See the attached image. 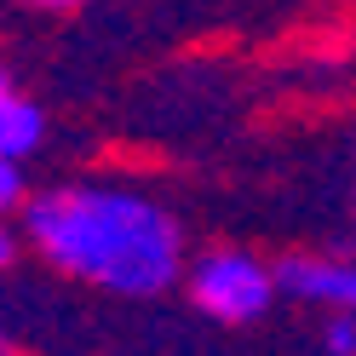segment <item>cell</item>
I'll return each mask as SVG.
<instances>
[{
  "instance_id": "1",
  "label": "cell",
  "mask_w": 356,
  "mask_h": 356,
  "mask_svg": "<svg viewBox=\"0 0 356 356\" xmlns=\"http://www.w3.org/2000/svg\"><path fill=\"white\" fill-rule=\"evenodd\" d=\"M17 230L47 270L115 299H155L190 270V241L172 207L115 178L35 190L17 213Z\"/></svg>"
},
{
  "instance_id": "2",
  "label": "cell",
  "mask_w": 356,
  "mask_h": 356,
  "mask_svg": "<svg viewBox=\"0 0 356 356\" xmlns=\"http://www.w3.org/2000/svg\"><path fill=\"white\" fill-rule=\"evenodd\" d=\"M184 293L218 327H248L270 316V305L282 299V276L270 259H259L248 248H207L202 259H190Z\"/></svg>"
},
{
  "instance_id": "3",
  "label": "cell",
  "mask_w": 356,
  "mask_h": 356,
  "mask_svg": "<svg viewBox=\"0 0 356 356\" xmlns=\"http://www.w3.org/2000/svg\"><path fill=\"white\" fill-rule=\"evenodd\" d=\"M47 149V109L29 92H17V81L0 70V155L29 167V155Z\"/></svg>"
},
{
  "instance_id": "4",
  "label": "cell",
  "mask_w": 356,
  "mask_h": 356,
  "mask_svg": "<svg viewBox=\"0 0 356 356\" xmlns=\"http://www.w3.org/2000/svg\"><path fill=\"white\" fill-rule=\"evenodd\" d=\"M29 178H24V161H12V155H0V218H17L29 202Z\"/></svg>"
},
{
  "instance_id": "5",
  "label": "cell",
  "mask_w": 356,
  "mask_h": 356,
  "mask_svg": "<svg viewBox=\"0 0 356 356\" xmlns=\"http://www.w3.org/2000/svg\"><path fill=\"white\" fill-rule=\"evenodd\" d=\"M322 350L327 356H356V316L350 310H322Z\"/></svg>"
},
{
  "instance_id": "6",
  "label": "cell",
  "mask_w": 356,
  "mask_h": 356,
  "mask_svg": "<svg viewBox=\"0 0 356 356\" xmlns=\"http://www.w3.org/2000/svg\"><path fill=\"white\" fill-rule=\"evenodd\" d=\"M17 253H24V230H17V218H0V276L17 264Z\"/></svg>"
},
{
  "instance_id": "7",
  "label": "cell",
  "mask_w": 356,
  "mask_h": 356,
  "mask_svg": "<svg viewBox=\"0 0 356 356\" xmlns=\"http://www.w3.org/2000/svg\"><path fill=\"white\" fill-rule=\"evenodd\" d=\"M35 12H81V6H98V0H24Z\"/></svg>"
},
{
  "instance_id": "8",
  "label": "cell",
  "mask_w": 356,
  "mask_h": 356,
  "mask_svg": "<svg viewBox=\"0 0 356 356\" xmlns=\"http://www.w3.org/2000/svg\"><path fill=\"white\" fill-rule=\"evenodd\" d=\"M0 356H6V350H0Z\"/></svg>"
}]
</instances>
